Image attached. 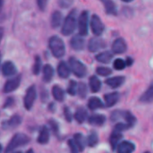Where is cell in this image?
<instances>
[{"instance_id":"obj_1","label":"cell","mask_w":153,"mask_h":153,"mask_svg":"<svg viewBox=\"0 0 153 153\" xmlns=\"http://www.w3.org/2000/svg\"><path fill=\"white\" fill-rule=\"evenodd\" d=\"M76 14H77V12H76L75 9H74L65 17V19L64 21V23H63V26H62V30H61V32H62L63 35L69 36L74 31V30L76 28V25H77Z\"/></svg>"},{"instance_id":"obj_2","label":"cell","mask_w":153,"mask_h":153,"mask_svg":"<svg viewBox=\"0 0 153 153\" xmlns=\"http://www.w3.org/2000/svg\"><path fill=\"white\" fill-rule=\"evenodd\" d=\"M48 46H49V48L55 57L60 58L65 56V43L62 40V39H60L59 37H57V36L51 37L48 41Z\"/></svg>"},{"instance_id":"obj_3","label":"cell","mask_w":153,"mask_h":153,"mask_svg":"<svg viewBox=\"0 0 153 153\" xmlns=\"http://www.w3.org/2000/svg\"><path fill=\"white\" fill-rule=\"evenodd\" d=\"M30 143V138L24 134H16L11 139L9 143L7 144L4 153H11L16 148L20 146H24Z\"/></svg>"},{"instance_id":"obj_4","label":"cell","mask_w":153,"mask_h":153,"mask_svg":"<svg viewBox=\"0 0 153 153\" xmlns=\"http://www.w3.org/2000/svg\"><path fill=\"white\" fill-rule=\"evenodd\" d=\"M69 67L73 74L79 78H82L87 74V68L84 64L75 57L69 58Z\"/></svg>"},{"instance_id":"obj_5","label":"cell","mask_w":153,"mask_h":153,"mask_svg":"<svg viewBox=\"0 0 153 153\" xmlns=\"http://www.w3.org/2000/svg\"><path fill=\"white\" fill-rule=\"evenodd\" d=\"M78 30L81 36H86L89 32V12L82 11L78 18Z\"/></svg>"},{"instance_id":"obj_6","label":"cell","mask_w":153,"mask_h":153,"mask_svg":"<svg viewBox=\"0 0 153 153\" xmlns=\"http://www.w3.org/2000/svg\"><path fill=\"white\" fill-rule=\"evenodd\" d=\"M91 31L92 33L95 35V36H101L102 33L104 32L105 30V26L103 24V22H101L100 18L97 15V14H93L91 18Z\"/></svg>"},{"instance_id":"obj_7","label":"cell","mask_w":153,"mask_h":153,"mask_svg":"<svg viewBox=\"0 0 153 153\" xmlns=\"http://www.w3.org/2000/svg\"><path fill=\"white\" fill-rule=\"evenodd\" d=\"M36 97H37L36 88H35V86L32 85L30 88H28V90L26 91V94L24 96V99H23L24 108L27 110L31 109V108H32V106L34 104V101L36 100Z\"/></svg>"},{"instance_id":"obj_8","label":"cell","mask_w":153,"mask_h":153,"mask_svg":"<svg viewBox=\"0 0 153 153\" xmlns=\"http://www.w3.org/2000/svg\"><path fill=\"white\" fill-rule=\"evenodd\" d=\"M106 47V42L101 38L96 36L91 38L88 43V49L91 52H97Z\"/></svg>"},{"instance_id":"obj_9","label":"cell","mask_w":153,"mask_h":153,"mask_svg":"<svg viewBox=\"0 0 153 153\" xmlns=\"http://www.w3.org/2000/svg\"><path fill=\"white\" fill-rule=\"evenodd\" d=\"M111 48L114 54H124L127 50V44L123 38H117L112 43Z\"/></svg>"},{"instance_id":"obj_10","label":"cell","mask_w":153,"mask_h":153,"mask_svg":"<svg viewBox=\"0 0 153 153\" xmlns=\"http://www.w3.org/2000/svg\"><path fill=\"white\" fill-rule=\"evenodd\" d=\"M21 83V76L17 75L10 80H8L4 86V93H10L13 91H15Z\"/></svg>"},{"instance_id":"obj_11","label":"cell","mask_w":153,"mask_h":153,"mask_svg":"<svg viewBox=\"0 0 153 153\" xmlns=\"http://www.w3.org/2000/svg\"><path fill=\"white\" fill-rule=\"evenodd\" d=\"M70 46L73 49L76 50V51H81L84 48L85 46V40L83 39L82 36H81L80 34L74 36L71 40H70Z\"/></svg>"},{"instance_id":"obj_12","label":"cell","mask_w":153,"mask_h":153,"mask_svg":"<svg viewBox=\"0 0 153 153\" xmlns=\"http://www.w3.org/2000/svg\"><path fill=\"white\" fill-rule=\"evenodd\" d=\"M17 73L15 65L11 61H6L2 65V74L4 76H13Z\"/></svg>"},{"instance_id":"obj_13","label":"cell","mask_w":153,"mask_h":153,"mask_svg":"<svg viewBox=\"0 0 153 153\" xmlns=\"http://www.w3.org/2000/svg\"><path fill=\"white\" fill-rule=\"evenodd\" d=\"M117 153H133L135 150V146L131 142L124 141L117 145Z\"/></svg>"},{"instance_id":"obj_14","label":"cell","mask_w":153,"mask_h":153,"mask_svg":"<svg viewBox=\"0 0 153 153\" xmlns=\"http://www.w3.org/2000/svg\"><path fill=\"white\" fill-rule=\"evenodd\" d=\"M104 100H105V105L108 108L113 107L119 100V93L117 92V91H114V92L105 94L104 95Z\"/></svg>"},{"instance_id":"obj_15","label":"cell","mask_w":153,"mask_h":153,"mask_svg":"<svg viewBox=\"0 0 153 153\" xmlns=\"http://www.w3.org/2000/svg\"><path fill=\"white\" fill-rule=\"evenodd\" d=\"M102 3L105 12L108 15H117V9L115 2L113 0H100Z\"/></svg>"},{"instance_id":"obj_16","label":"cell","mask_w":153,"mask_h":153,"mask_svg":"<svg viewBox=\"0 0 153 153\" xmlns=\"http://www.w3.org/2000/svg\"><path fill=\"white\" fill-rule=\"evenodd\" d=\"M125 81H126V78L124 76H115V77L107 79L105 82L109 87H111L113 89H117V88L121 87L124 84Z\"/></svg>"},{"instance_id":"obj_17","label":"cell","mask_w":153,"mask_h":153,"mask_svg":"<svg viewBox=\"0 0 153 153\" xmlns=\"http://www.w3.org/2000/svg\"><path fill=\"white\" fill-rule=\"evenodd\" d=\"M113 57H114V53L111 52V51H108V50L100 52L95 56L96 60L98 62L101 63V64H108V63H110V61L113 59Z\"/></svg>"},{"instance_id":"obj_18","label":"cell","mask_w":153,"mask_h":153,"mask_svg":"<svg viewBox=\"0 0 153 153\" xmlns=\"http://www.w3.org/2000/svg\"><path fill=\"white\" fill-rule=\"evenodd\" d=\"M22 123V118L20 116L15 115L13 116L8 121H5L3 123V128L4 129H13L17 127Z\"/></svg>"},{"instance_id":"obj_19","label":"cell","mask_w":153,"mask_h":153,"mask_svg":"<svg viewBox=\"0 0 153 153\" xmlns=\"http://www.w3.org/2000/svg\"><path fill=\"white\" fill-rule=\"evenodd\" d=\"M57 74H58L59 77L65 79V78L69 77V75L71 74V69L65 62L61 61L57 66Z\"/></svg>"},{"instance_id":"obj_20","label":"cell","mask_w":153,"mask_h":153,"mask_svg":"<svg viewBox=\"0 0 153 153\" xmlns=\"http://www.w3.org/2000/svg\"><path fill=\"white\" fill-rule=\"evenodd\" d=\"M122 137H123V135H122L121 132L113 130V132H112V134H111V135L109 137V143H110V146H111L112 150L117 149V147L119 144V142L122 139Z\"/></svg>"},{"instance_id":"obj_21","label":"cell","mask_w":153,"mask_h":153,"mask_svg":"<svg viewBox=\"0 0 153 153\" xmlns=\"http://www.w3.org/2000/svg\"><path fill=\"white\" fill-rule=\"evenodd\" d=\"M88 122L92 125V126H101L102 125H104V123L106 122V117L103 115H100V114H94L91 115L89 118H88Z\"/></svg>"},{"instance_id":"obj_22","label":"cell","mask_w":153,"mask_h":153,"mask_svg":"<svg viewBox=\"0 0 153 153\" xmlns=\"http://www.w3.org/2000/svg\"><path fill=\"white\" fill-rule=\"evenodd\" d=\"M140 101L143 103H151L153 101V82L150 84L148 89L143 93L140 98Z\"/></svg>"},{"instance_id":"obj_23","label":"cell","mask_w":153,"mask_h":153,"mask_svg":"<svg viewBox=\"0 0 153 153\" xmlns=\"http://www.w3.org/2000/svg\"><path fill=\"white\" fill-rule=\"evenodd\" d=\"M37 141L40 144H46L48 143V141H49V130L47 126H43L40 129Z\"/></svg>"},{"instance_id":"obj_24","label":"cell","mask_w":153,"mask_h":153,"mask_svg":"<svg viewBox=\"0 0 153 153\" xmlns=\"http://www.w3.org/2000/svg\"><path fill=\"white\" fill-rule=\"evenodd\" d=\"M104 107V103L98 97H92L88 101V108L91 110H96L99 108H102Z\"/></svg>"},{"instance_id":"obj_25","label":"cell","mask_w":153,"mask_h":153,"mask_svg":"<svg viewBox=\"0 0 153 153\" xmlns=\"http://www.w3.org/2000/svg\"><path fill=\"white\" fill-rule=\"evenodd\" d=\"M89 84H90V89H91V91L92 92H94V93L100 91V89H101V82H100V79H99L97 76H95V75H93V76H91V77L90 78V80H89Z\"/></svg>"},{"instance_id":"obj_26","label":"cell","mask_w":153,"mask_h":153,"mask_svg":"<svg viewBox=\"0 0 153 153\" xmlns=\"http://www.w3.org/2000/svg\"><path fill=\"white\" fill-rule=\"evenodd\" d=\"M62 20H63V16H62V13L59 12V11H56L52 13L51 15V27L56 29L57 27L60 26L61 22H62Z\"/></svg>"},{"instance_id":"obj_27","label":"cell","mask_w":153,"mask_h":153,"mask_svg":"<svg viewBox=\"0 0 153 153\" xmlns=\"http://www.w3.org/2000/svg\"><path fill=\"white\" fill-rule=\"evenodd\" d=\"M122 118L125 119L126 124L127 125V126L129 128L132 127V126H134V124L136 123V118L129 111H122Z\"/></svg>"},{"instance_id":"obj_28","label":"cell","mask_w":153,"mask_h":153,"mask_svg":"<svg viewBox=\"0 0 153 153\" xmlns=\"http://www.w3.org/2000/svg\"><path fill=\"white\" fill-rule=\"evenodd\" d=\"M54 75L53 67L50 65H45L43 66V80L46 82H49Z\"/></svg>"},{"instance_id":"obj_29","label":"cell","mask_w":153,"mask_h":153,"mask_svg":"<svg viewBox=\"0 0 153 153\" xmlns=\"http://www.w3.org/2000/svg\"><path fill=\"white\" fill-rule=\"evenodd\" d=\"M52 95L54 99L59 102H62L65 99V93L62 88L58 85H54L52 88Z\"/></svg>"},{"instance_id":"obj_30","label":"cell","mask_w":153,"mask_h":153,"mask_svg":"<svg viewBox=\"0 0 153 153\" xmlns=\"http://www.w3.org/2000/svg\"><path fill=\"white\" fill-rule=\"evenodd\" d=\"M74 142L76 144L77 148L79 149L80 152H82L84 150L85 144H86V140L81 134H75L74 136Z\"/></svg>"},{"instance_id":"obj_31","label":"cell","mask_w":153,"mask_h":153,"mask_svg":"<svg viewBox=\"0 0 153 153\" xmlns=\"http://www.w3.org/2000/svg\"><path fill=\"white\" fill-rule=\"evenodd\" d=\"M74 118L79 124H82L86 118H87V111L83 108H77L75 114H74Z\"/></svg>"},{"instance_id":"obj_32","label":"cell","mask_w":153,"mask_h":153,"mask_svg":"<svg viewBox=\"0 0 153 153\" xmlns=\"http://www.w3.org/2000/svg\"><path fill=\"white\" fill-rule=\"evenodd\" d=\"M98 142H99V136H98V134H97L95 132H91V133L88 135L87 140H86V143H87L88 146H90V147H94V146H96L97 143H98Z\"/></svg>"},{"instance_id":"obj_33","label":"cell","mask_w":153,"mask_h":153,"mask_svg":"<svg viewBox=\"0 0 153 153\" xmlns=\"http://www.w3.org/2000/svg\"><path fill=\"white\" fill-rule=\"evenodd\" d=\"M77 92H78V95L80 96V98L84 99L87 96V92H88L86 84L83 82H80L77 86Z\"/></svg>"},{"instance_id":"obj_34","label":"cell","mask_w":153,"mask_h":153,"mask_svg":"<svg viewBox=\"0 0 153 153\" xmlns=\"http://www.w3.org/2000/svg\"><path fill=\"white\" fill-rule=\"evenodd\" d=\"M96 73L100 76H108L112 74V70L107 66H99L96 69Z\"/></svg>"},{"instance_id":"obj_35","label":"cell","mask_w":153,"mask_h":153,"mask_svg":"<svg viewBox=\"0 0 153 153\" xmlns=\"http://www.w3.org/2000/svg\"><path fill=\"white\" fill-rule=\"evenodd\" d=\"M114 68L117 71H121V70H124L126 67V61L121 59V58H117L115 61H114Z\"/></svg>"},{"instance_id":"obj_36","label":"cell","mask_w":153,"mask_h":153,"mask_svg":"<svg viewBox=\"0 0 153 153\" xmlns=\"http://www.w3.org/2000/svg\"><path fill=\"white\" fill-rule=\"evenodd\" d=\"M77 86H78V84L76 83L75 81H70L68 87H67V92L70 95L74 96L77 92Z\"/></svg>"},{"instance_id":"obj_37","label":"cell","mask_w":153,"mask_h":153,"mask_svg":"<svg viewBox=\"0 0 153 153\" xmlns=\"http://www.w3.org/2000/svg\"><path fill=\"white\" fill-rule=\"evenodd\" d=\"M40 69H41V60L39 58V56H37L35 57V62H34V65H33V68H32V71H33V74H39V72H40Z\"/></svg>"},{"instance_id":"obj_38","label":"cell","mask_w":153,"mask_h":153,"mask_svg":"<svg viewBox=\"0 0 153 153\" xmlns=\"http://www.w3.org/2000/svg\"><path fill=\"white\" fill-rule=\"evenodd\" d=\"M68 146L70 148V151H71V153H79V149L77 148L76 144L74 143V140H69L68 141Z\"/></svg>"},{"instance_id":"obj_39","label":"cell","mask_w":153,"mask_h":153,"mask_svg":"<svg viewBox=\"0 0 153 153\" xmlns=\"http://www.w3.org/2000/svg\"><path fill=\"white\" fill-rule=\"evenodd\" d=\"M74 3V0H59V5L62 8H68Z\"/></svg>"},{"instance_id":"obj_40","label":"cell","mask_w":153,"mask_h":153,"mask_svg":"<svg viewBox=\"0 0 153 153\" xmlns=\"http://www.w3.org/2000/svg\"><path fill=\"white\" fill-rule=\"evenodd\" d=\"M48 123H49V125H50V126H51L52 132H53L56 135H58V126H57L56 122L54 121V120H49Z\"/></svg>"},{"instance_id":"obj_41","label":"cell","mask_w":153,"mask_h":153,"mask_svg":"<svg viewBox=\"0 0 153 153\" xmlns=\"http://www.w3.org/2000/svg\"><path fill=\"white\" fill-rule=\"evenodd\" d=\"M64 114H65V117L66 119L67 122H71L72 121V114L69 110V108L67 107L64 108Z\"/></svg>"},{"instance_id":"obj_42","label":"cell","mask_w":153,"mask_h":153,"mask_svg":"<svg viewBox=\"0 0 153 153\" xmlns=\"http://www.w3.org/2000/svg\"><path fill=\"white\" fill-rule=\"evenodd\" d=\"M47 4H48V0H37V4L41 11H44L46 9Z\"/></svg>"},{"instance_id":"obj_43","label":"cell","mask_w":153,"mask_h":153,"mask_svg":"<svg viewBox=\"0 0 153 153\" xmlns=\"http://www.w3.org/2000/svg\"><path fill=\"white\" fill-rule=\"evenodd\" d=\"M13 104V100L12 98H8V99L6 100V101L4 102V108H9V107H11Z\"/></svg>"},{"instance_id":"obj_44","label":"cell","mask_w":153,"mask_h":153,"mask_svg":"<svg viewBox=\"0 0 153 153\" xmlns=\"http://www.w3.org/2000/svg\"><path fill=\"white\" fill-rule=\"evenodd\" d=\"M126 66H131L134 64V59L130 56H127L126 59Z\"/></svg>"},{"instance_id":"obj_45","label":"cell","mask_w":153,"mask_h":153,"mask_svg":"<svg viewBox=\"0 0 153 153\" xmlns=\"http://www.w3.org/2000/svg\"><path fill=\"white\" fill-rule=\"evenodd\" d=\"M3 35H4V30H3L2 27H0V42H1V40L3 39Z\"/></svg>"},{"instance_id":"obj_46","label":"cell","mask_w":153,"mask_h":153,"mask_svg":"<svg viewBox=\"0 0 153 153\" xmlns=\"http://www.w3.org/2000/svg\"><path fill=\"white\" fill-rule=\"evenodd\" d=\"M3 4H4V0H0V11L2 10Z\"/></svg>"},{"instance_id":"obj_47","label":"cell","mask_w":153,"mask_h":153,"mask_svg":"<svg viewBox=\"0 0 153 153\" xmlns=\"http://www.w3.org/2000/svg\"><path fill=\"white\" fill-rule=\"evenodd\" d=\"M121 1H123L125 3H130V2H133L134 0H121Z\"/></svg>"},{"instance_id":"obj_48","label":"cell","mask_w":153,"mask_h":153,"mask_svg":"<svg viewBox=\"0 0 153 153\" xmlns=\"http://www.w3.org/2000/svg\"><path fill=\"white\" fill-rule=\"evenodd\" d=\"M26 153H34V152H33L32 150H29V151H28Z\"/></svg>"},{"instance_id":"obj_49","label":"cell","mask_w":153,"mask_h":153,"mask_svg":"<svg viewBox=\"0 0 153 153\" xmlns=\"http://www.w3.org/2000/svg\"><path fill=\"white\" fill-rule=\"evenodd\" d=\"M13 153H22V152H13Z\"/></svg>"},{"instance_id":"obj_50","label":"cell","mask_w":153,"mask_h":153,"mask_svg":"<svg viewBox=\"0 0 153 153\" xmlns=\"http://www.w3.org/2000/svg\"><path fill=\"white\" fill-rule=\"evenodd\" d=\"M1 150H2V147H1V145H0V152H1Z\"/></svg>"},{"instance_id":"obj_51","label":"cell","mask_w":153,"mask_h":153,"mask_svg":"<svg viewBox=\"0 0 153 153\" xmlns=\"http://www.w3.org/2000/svg\"><path fill=\"white\" fill-rule=\"evenodd\" d=\"M0 61H1V54H0Z\"/></svg>"},{"instance_id":"obj_52","label":"cell","mask_w":153,"mask_h":153,"mask_svg":"<svg viewBox=\"0 0 153 153\" xmlns=\"http://www.w3.org/2000/svg\"><path fill=\"white\" fill-rule=\"evenodd\" d=\"M144 153H151V152H144Z\"/></svg>"}]
</instances>
